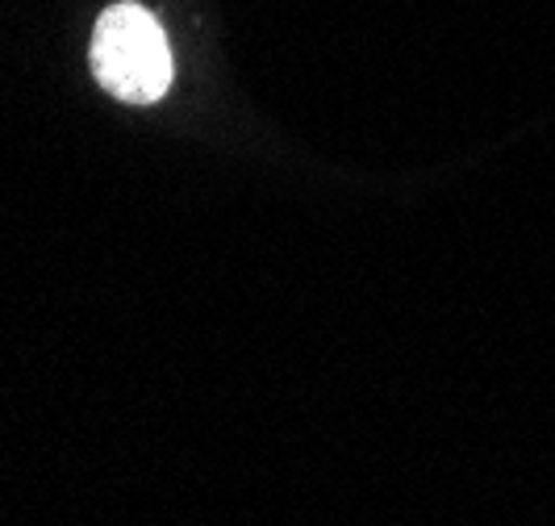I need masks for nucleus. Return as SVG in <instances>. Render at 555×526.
I'll list each match as a JSON object with an SVG mask.
<instances>
[{
	"label": "nucleus",
	"instance_id": "obj_1",
	"mask_svg": "<svg viewBox=\"0 0 555 526\" xmlns=\"http://www.w3.org/2000/svg\"><path fill=\"white\" fill-rule=\"evenodd\" d=\"M92 76L126 105H155L171 88V47L142 4H109L92 29Z\"/></svg>",
	"mask_w": 555,
	"mask_h": 526
}]
</instances>
